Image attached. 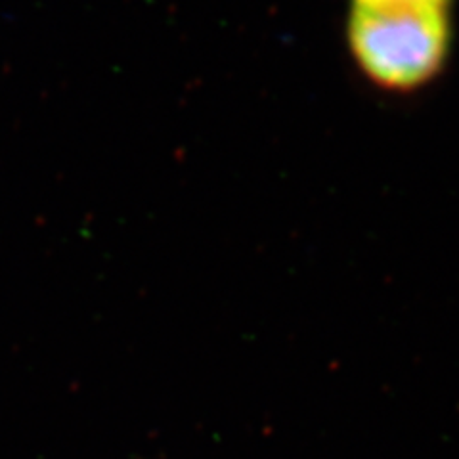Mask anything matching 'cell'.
Returning <instances> with one entry per match:
<instances>
[{
    "instance_id": "cell-1",
    "label": "cell",
    "mask_w": 459,
    "mask_h": 459,
    "mask_svg": "<svg viewBox=\"0 0 459 459\" xmlns=\"http://www.w3.org/2000/svg\"><path fill=\"white\" fill-rule=\"evenodd\" d=\"M344 42L354 67L386 94H415L442 77L450 64L454 12L347 10Z\"/></svg>"
},
{
    "instance_id": "cell-2",
    "label": "cell",
    "mask_w": 459,
    "mask_h": 459,
    "mask_svg": "<svg viewBox=\"0 0 459 459\" xmlns=\"http://www.w3.org/2000/svg\"><path fill=\"white\" fill-rule=\"evenodd\" d=\"M457 0H347V10L362 12H420L444 10L454 12Z\"/></svg>"
}]
</instances>
